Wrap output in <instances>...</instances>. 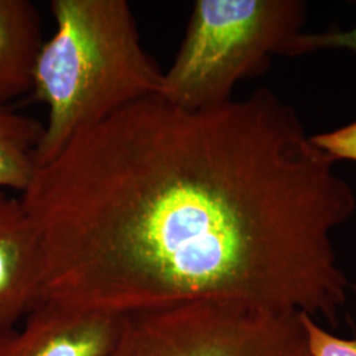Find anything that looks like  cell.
<instances>
[{
    "mask_svg": "<svg viewBox=\"0 0 356 356\" xmlns=\"http://www.w3.org/2000/svg\"><path fill=\"white\" fill-rule=\"evenodd\" d=\"M270 90L202 110L160 95L69 141L20 198L42 298L116 316L220 301L337 322L353 186Z\"/></svg>",
    "mask_w": 356,
    "mask_h": 356,
    "instance_id": "obj_1",
    "label": "cell"
},
{
    "mask_svg": "<svg viewBox=\"0 0 356 356\" xmlns=\"http://www.w3.org/2000/svg\"><path fill=\"white\" fill-rule=\"evenodd\" d=\"M305 15L301 0H197L159 95L186 110L229 102L241 81L281 56Z\"/></svg>",
    "mask_w": 356,
    "mask_h": 356,
    "instance_id": "obj_3",
    "label": "cell"
},
{
    "mask_svg": "<svg viewBox=\"0 0 356 356\" xmlns=\"http://www.w3.org/2000/svg\"><path fill=\"white\" fill-rule=\"evenodd\" d=\"M326 49H344L356 53V28L325 33H297L286 41L281 56L298 57Z\"/></svg>",
    "mask_w": 356,
    "mask_h": 356,
    "instance_id": "obj_9",
    "label": "cell"
},
{
    "mask_svg": "<svg viewBox=\"0 0 356 356\" xmlns=\"http://www.w3.org/2000/svg\"><path fill=\"white\" fill-rule=\"evenodd\" d=\"M44 123L0 106V191H26L38 170Z\"/></svg>",
    "mask_w": 356,
    "mask_h": 356,
    "instance_id": "obj_8",
    "label": "cell"
},
{
    "mask_svg": "<svg viewBox=\"0 0 356 356\" xmlns=\"http://www.w3.org/2000/svg\"><path fill=\"white\" fill-rule=\"evenodd\" d=\"M301 314L220 301L134 313L107 356H310Z\"/></svg>",
    "mask_w": 356,
    "mask_h": 356,
    "instance_id": "obj_4",
    "label": "cell"
},
{
    "mask_svg": "<svg viewBox=\"0 0 356 356\" xmlns=\"http://www.w3.org/2000/svg\"><path fill=\"white\" fill-rule=\"evenodd\" d=\"M123 317L42 298L15 329L0 335V356H107Z\"/></svg>",
    "mask_w": 356,
    "mask_h": 356,
    "instance_id": "obj_5",
    "label": "cell"
},
{
    "mask_svg": "<svg viewBox=\"0 0 356 356\" xmlns=\"http://www.w3.org/2000/svg\"><path fill=\"white\" fill-rule=\"evenodd\" d=\"M310 140L335 163L339 160L356 163V120L334 131L310 135Z\"/></svg>",
    "mask_w": 356,
    "mask_h": 356,
    "instance_id": "obj_11",
    "label": "cell"
},
{
    "mask_svg": "<svg viewBox=\"0 0 356 356\" xmlns=\"http://www.w3.org/2000/svg\"><path fill=\"white\" fill-rule=\"evenodd\" d=\"M45 40L41 15L29 0H0V106L32 92Z\"/></svg>",
    "mask_w": 356,
    "mask_h": 356,
    "instance_id": "obj_7",
    "label": "cell"
},
{
    "mask_svg": "<svg viewBox=\"0 0 356 356\" xmlns=\"http://www.w3.org/2000/svg\"><path fill=\"white\" fill-rule=\"evenodd\" d=\"M51 10L56 31L38 54L31 92L48 108L38 168L81 131L159 95L164 73L126 0H53Z\"/></svg>",
    "mask_w": 356,
    "mask_h": 356,
    "instance_id": "obj_2",
    "label": "cell"
},
{
    "mask_svg": "<svg viewBox=\"0 0 356 356\" xmlns=\"http://www.w3.org/2000/svg\"><path fill=\"white\" fill-rule=\"evenodd\" d=\"M44 248L20 197L0 191V335L42 300Z\"/></svg>",
    "mask_w": 356,
    "mask_h": 356,
    "instance_id": "obj_6",
    "label": "cell"
},
{
    "mask_svg": "<svg viewBox=\"0 0 356 356\" xmlns=\"http://www.w3.org/2000/svg\"><path fill=\"white\" fill-rule=\"evenodd\" d=\"M301 319L310 356H356V339H342L332 335L304 313Z\"/></svg>",
    "mask_w": 356,
    "mask_h": 356,
    "instance_id": "obj_10",
    "label": "cell"
}]
</instances>
